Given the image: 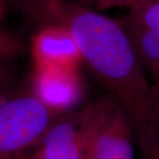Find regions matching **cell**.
<instances>
[{"instance_id":"cell-1","label":"cell","mask_w":159,"mask_h":159,"mask_svg":"<svg viewBox=\"0 0 159 159\" xmlns=\"http://www.w3.org/2000/svg\"><path fill=\"white\" fill-rule=\"evenodd\" d=\"M27 9L42 25L68 29L82 63L127 111L134 127L152 123L151 86L119 20L68 0H30Z\"/></svg>"},{"instance_id":"cell-2","label":"cell","mask_w":159,"mask_h":159,"mask_svg":"<svg viewBox=\"0 0 159 159\" xmlns=\"http://www.w3.org/2000/svg\"><path fill=\"white\" fill-rule=\"evenodd\" d=\"M59 115L32 92L1 103L0 159L35 148Z\"/></svg>"},{"instance_id":"cell-3","label":"cell","mask_w":159,"mask_h":159,"mask_svg":"<svg viewBox=\"0 0 159 159\" xmlns=\"http://www.w3.org/2000/svg\"><path fill=\"white\" fill-rule=\"evenodd\" d=\"M132 118L111 96L93 102L86 158L136 159Z\"/></svg>"},{"instance_id":"cell-4","label":"cell","mask_w":159,"mask_h":159,"mask_svg":"<svg viewBox=\"0 0 159 159\" xmlns=\"http://www.w3.org/2000/svg\"><path fill=\"white\" fill-rule=\"evenodd\" d=\"M92 116L93 102L59 115L34 148L43 159H85Z\"/></svg>"},{"instance_id":"cell-5","label":"cell","mask_w":159,"mask_h":159,"mask_svg":"<svg viewBox=\"0 0 159 159\" xmlns=\"http://www.w3.org/2000/svg\"><path fill=\"white\" fill-rule=\"evenodd\" d=\"M32 88L33 94L60 114L77 109L84 97V84L79 67L33 68Z\"/></svg>"},{"instance_id":"cell-6","label":"cell","mask_w":159,"mask_h":159,"mask_svg":"<svg viewBox=\"0 0 159 159\" xmlns=\"http://www.w3.org/2000/svg\"><path fill=\"white\" fill-rule=\"evenodd\" d=\"M34 68L49 66L79 67L82 63L77 43L66 28L58 24H43L31 43Z\"/></svg>"},{"instance_id":"cell-7","label":"cell","mask_w":159,"mask_h":159,"mask_svg":"<svg viewBox=\"0 0 159 159\" xmlns=\"http://www.w3.org/2000/svg\"><path fill=\"white\" fill-rule=\"evenodd\" d=\"M119 21L130 38L145 74L150 75L152 84L159 83V31L140 29Z\"/></svg>"},{"instance_id":"cell-8","label":"cell","mask_w":159,"mask_h":159,"mask_svg":"<svg viewBox=\"0 0 159 159\" xmlns=\"http://www.w3.org/2000/svg\"><path fill=\"white\" fill-rule=\"evenodd\" d=\"M120 20L133 27L159 31V0H150L131 9Z\"/></svg>"},{"instance_id":"cell-9","label":"cell","mask_w":159,"mask_h":159,"mask_svg":"<svg viewBox=\"0 0 159 159\" xmlns=\"http://www.w3.org/2000/svg\"><path fill=\"white\" fill-rule=\"evenodd\" d=\"M137 159H159V136L152 123L134 127Z\"/></svg>"},{"instance_id":"cell-10","label":"cell","mask_w":159,"mask_h":159,"mask_svg":"<svg viewBox=\"0 0 159 159\" xmlns=\"http://www.w3.org/2000/svg\"><path fill=\"white\" fill-rule=\"evenodd\" d=\"M20 50V43L11 34L0 32V57L11 56Z\"/></svg>"},{"instance_id":"cell-11","label":"cell","mask_w":159,"mask_h":159,"mask_svg":"<svg viewBox=\"0 0 159 159\" xmlns=\"http://www.w3.org/2000/svg\"><path fill=\"white\" fill-rule=\"evenodd\" d=\"M141 0H100L97 6L99 10H108L111 8L133 9Z\"/></svg>"},{"instance_id":"cell-12","label":"cell","mask_w":159,"mask_h":159,"mask_svg":"<svg viewBox=\"0 0 159 159\" xmlns=\"http://www.w3.org/2000/svg\"><path fill=\"white\" fill-rule=\"evenodd\" d=\"M150 86L152 94V124L159 136V83Z\"/></svg>"},{"instance_id":"cell-13","label":"cell","mask_w":159,"mask_h":159,"mask_svg":"<svg viewBox=\"0 0 159 159\" xmlns=\"http://www.w3.org/2000/svg\"><path fill=\"white\" fill-rule=\"evenodd\" d=\"M14 75L12 69L6 64L0 63V90L10 85Z\"/></svg>"},{"instance_id":"cell-14","label":"cell","mask_w":159,"mask_h":159,"mask_svg":"<svg viewBox=\"0 0 159 159\" xmlns=\"http://www.w3.org/2000/svg\"><path fill=\"white\" fill-rule=\"evenodd\" d=\"M13 159H43L40 154L37 152L35 148H31L29 149L23 153H20V155L16 156Z\"/></svg>"},{"instance_id":"cell-15","label":"cell","mask_w":159,"mask_h":159,"mask_svg":"<svg viewBox=\"0 0 159 159\" xmlns=\"http://www.w3.org/2000/svg\"><path fill=\"white\" fill-rule=\"evenodd\" d=\"M68 1H71L73 3H76V4H79V5H81V6H89V7H97L98 6V3L100 0H68Z\"/></svg>"},{"instance_id":"cell-16","label":"cell","mask_w":159,"mask_h":159,"mask_svg":"<svg viewBox=\"0 0 159 159\" xmlns=\"http://www.w3.org/2000/svg\"><path fill=\"white\" fill-rule=\"evenodd\" d=\"M7 2H10L11 4H15V5H18V6H20L21 8H22L23 10L25 11L26 10V8H27V6L29 5V1L30 0H6Z\"/></svg>"},{"instance_id":"cell-17","label":"cell","mask_w":159,"mask_h":159,"mask_svg":"<svg viewBox=\"0 0 159 159\" xmlns=\"http://www.w3.org/2000/svg\"><path fill=\"white\" fill-rule=\"evenodd\" d=\"M148 1H150V0H141L138 4H137L136 6H134V8H135V7H137V6H142V5H143V4H145V3H147V2H148ZM130 11V10H129Z\"/></svg>"},{"instance_id":"cell-18","label":"cell","mask_w":159,"mask_h":159,"mask_svg":"<svg viewBox=\"0 0 159 159\" xmlns=\"http://www.w3.org/2000/svg\"><path fill=\"white\" fill-rule=\"evenodd\" d=\"M85 159H88V158H85Z\"/></svg>"}]
</instances>
